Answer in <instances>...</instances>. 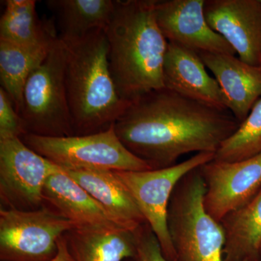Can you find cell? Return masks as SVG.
Returning <instances> with one entry per match:
<instances>
[{
	"label": "cell",
	"instance_id": "5b68a950",
	"mask_svg": "<svg viewBox=\"0 0 261 261\" xmlns=\"http://www.w3.org/2000/svg\"><path fill=\"white\" fill-rule=\"evenodd\" d=\"M65 70V45L58 37L24 86L19 114L27 134L51 137L74 135Z\"/></svg>",
	"mask_w": 261,
	"mask_h": 261
},
{
	"label": "cell",
	"instance_id": "e0dca14e",
	"mask_svg": "<svg viewBox=\"0 0 261 261\" xmlns=\"http://www.w3.org/2000/svg\"><path fill=\"white\" fill-rule=\"evenodd\" d=\"M43 196L44 205L73 221L76 226H120L97 201L63 169L47 178Z\"/></svg>",
	"mask_w": 261,
	"mask_h": 261
},
{
	"label": "cell",
	"instance_id": "8fae6325",
	"mask_svg": "<svg viewBox=\"0 0 261 261\" xmlns=\"http://www.w3.org/2000/svg\"><path fill=\"white\" fill-rule=\"evenodd\" d=\"M205 0H156L154 11L160 29L168 42L198 53H236L224 37L209 27Z\"/></svg>",
	"mask_w": 261,
	"mask_h": 261
},
{
	"label": "cell",
	"instance_id": "ffe728a7",
	"mask_svg": "<svg viewBox=\"0 0 261 261\" xmlns=\"http://www.w3.org/2000/svg\"><path fill=\"white\" fill-rule=\"evenodd\" d=\"M0 20V40L23 46L42 45L56 41L54 22L39 18L35 0H7Z\"/></svg>",
	"mask_w": 261,
	"mask_h": 261
},
{
	"label": "cell",
	"instance_id": "52a82bcc",
	"mask_svg": "<svg viewBox=\"0 0 261 261\" xmlns=\"http://www.w3.org/2000/svg\"><path fill=\"white\" fill-rule=\"evenodd\" d=\"M76 224L44 205L35 211L0 207V261H48Z\"/></svg>",
	"mask_w": 261,
	"mask_h": 261
},
{
	"label": "cell",
	"instance_id": "ac0fdd59",
	"mask_svg": "<svg viewBox=\"0 0 261 261\" xmlns=\"http://www.w3.org/2000/svg\"><path fill=\"white\" fill-rule=\"evenodd\" d=\"M220 224L225 234L224 261H261V190Z\"/></svg>",
	"mask_w": 261,
	"mask_h": 261
},
{
	"label": "cell",
	"instance_id": "2e32d148",
	"mask_svg": "<svg viewBox=\"0 0 261 261\" xmlns=\"http://www.w3.org/2000/svg\"><path fill=\"white\" fill-rule=\"evenodd\" d=\"M137 230L118 226H76L64 238L75 261H124L137 250Z\"/></svg>",
	"mask_w": 261,
	"mask_h": 261
},
{
	"label": "cell",
	"instance_id": "9c48e42d",
	"mask_svg": "<svg viewBox=\"0 0 261 261\" xmlns=\"http://www.w3.org/2000/svg\"><path fill=\"white\" fill-rule=\"evenodd\" d=\"M61 171L20 137L0 139V207L28 211L44 207L46 181Z\"/></svg>",
	"mask_w": 261,
	"mask_h": 261
},
{
	"label": "cell",
	"instance_id": "7402d4cb",
	"mask_svg": "<svg viewBox=\"0 0 261 261\" xmlns=\"http://www.w3.org/2000/svg\"><path fill=\"white\" fill-rule=\"evenodd\" d=\"M261 154V98L238 130L225 140L214 160L226 162L243 161Z\"/></svg>",
	"mask_w": 261,
	"mask_h": 261
},
{
	"label": "cell",
	"instance_id": "5bb4252c",
	"mask_svg": "<svg viewBox=\"0 0 261 261\" xmlns=\"http://www.w3.org/2000/svg\"><path fill=\"white\" fill-rule=\"evenodd\" d=\"M197 54L219 84L228 111L241 124L261 98V66L248 64L232 55Z\"/></svg>",
	"mask_w": 261,
	"mask_h": 261
},
{
	"label": "cell",
	"instance_id": "7c38bea8",
	"mask_svg": "<svg viewBox=\"0 0 261 261\" xmlns=\"http://www.w3.org/2000/svg\"><path fill=\"white\" fill-rule=\"evenodd\" d=\"M204 12L241 61L261 66L260 0H205Z\"/></svg>",
	"mask_w": 261,
	"mask_h": 261
},
{
	"label": "cell",
	"instance_id": "d6986e66",
	"mask_svg": "<svg viewBox=\"0 0 261 261\" xmlns=\"http://www.w3.org/2000/svg\"><path fill=\"white\" fill-rule=\"evenodd\" d=\"M46 5L56 16L63 41L105 30L115 8L113 0H48Z\"/></svg>",
	"mask_w": 261,
	"mask_h": 261
},
{
	"label": "cell",
	"instance_id": "7a4b0ae2",
	"mask_svg": "<svg viewBox=\"0 0 261 261\" xmlns=\"http://www.w3.org/2000/svg\"><path fill=\"white\" fill-rule=\"evenodd\" d=\"M156 0H116L104 32L110 70L120 97L129 103L165 87L168 42L156 20Z\"/></svg>",
	"mask_w": 261,
	"mask_h": 261
},
{
	"label": "cell",
	"instance_id": "30bf717a",
	"mask_svg": "<svg viewBox=\"0 0 261 261\" xmlns=\"http://www.w3.org/2000/svg\"><path fill=\"white\" fill-rule=\"evenodd\" d=\"M199 170L205 185V210L219 223L261 190V154L235 162L214 159Z\"/></svg>",
	"mask_w": 261,
	"mask_h": 261
},
{
	"label": "cell",
	"instance_id": "484cf974",
	"mask_svg": "<svg viewBox=\"0 0 261 261\" xmlns=\"http://www.w3.org/2000/svg\"><path fill=\"white\" fill-rule=\"evenodd\" d=\"M260 2H261V0H260Z\"/></svg>",
	"mask_w": 261,
	"mask_h": 261
},
{
	"label": "cell",
	"instance_id": "ba28073f",
	"mask_svg": "<svg viewBox=\"0 0 261 261\" xmlns=\"http://www.w3.org/2000/svg\"><path fill=\"white\" fill-rule=\"evenodd\" d=\"M215 153L202 152L171 167L140 171H114L123 182L152 228L168 261H176L170 238L167 211L175 187L192 170L214 159Z\"/></svg>",
	"mask_w": 261,
	"mask_h": 261
},
{
	"label": "cell",
	"instance_id": "d4e9b609",
	"mask_svg": "<svg viewBox=\"0 0 261 261\" xmlns=\"http://www.w3.org/2000/svg\"><path fill=\"white\" fill-rule=\"evenodd\" d=\"M48 261H75L68 250L64 236L62 237L58 242V252L56 256Z\"/></svg>",
	"mask_w": 261,
	"mask_h": 261
},
{
	"label": "cell",
	"instance_id": "cb8c5ba5",
	"mask_svg": "<svg viewBox=\"0 0 261 261\" xmlns=\"http://www.w3.org/2000/svg\"><path fill=\"white\" fill-rule=\"evenodd\" d=\"M124 261H168L161 250L159 240L147 223L137 230V250Z\"/></svg>",
	"mask_w": 261,
	"mask_h": 261
},
{
	"label": "cell",
	"instance_id": "4fadbf2b",
	"mask_svg": "<svg viewBox=\"0 0 261 261\" xmlns=\"http://www.w3.org/2000/svg\"><path fill=\"white\" fill-rule=\"evenodd\" d=\"M165 87L184 97L222 111H228L219 84L211 76L195 51L168 42L163 65Z\"/></svg>",
	"mask_w": 261,
	"mask_h": 261
},
{
	"label": "cell",
	"instance_id": "9a60e30c",
	"mask_svg": "<svg viewBox=\"0 0 261 261\" xmlns=\"http://www.w3.org/2000/svg\"><path fill=\"white\" fill-rule=\"evenodd\" d=\"M63 171L83 187L118 226L136 231L147 223L128 189L114 171L99 169Z\"/></svg>",
	"mask_w": 261,
	"mask_h": 261
},
{
	"label": "cell",
	"instance_id": "44dd1931",
	"mask_svg": "<svg viewBox=\"0 0 261 261\" xmlns=\"http://www.w3.org/2000/svg\"><path fill=\"white\" fill-rule=\"evenodd\" d=\"M56 41L42 45L23 46L0 40L1 88L8 94L18 113L25 82L47 58Z\"/></svg>",
	"mask_w": 261,
	"mask_h": 261
},
{
	"label": "cell",
	"instance_id": "603a6c76",
	"mask_svg": "<svg viewBox=\"0 0 261 261\" xmlns=\"http://www.w3.org/2000/svg\"><path fill=\"white\" fill-rule=\"evenodd\" d=\"M27 135L21 116L8 94L0 88V139Z\"/></svg>",
	"mask_w": 261,
	"mask_h": 261
},
{
	"label": "cell",
	"instance_id": "6da1fadb",
	"mask_svg": "<svg viewBox=\"0 0 261 261\" xmlns=\"http://www.w3.org/2000/svg\"><path fill=\"white\" fill-rule=\"evenodd\" d=\"M113 125L126 148L155 170L175 166L186 154L216 153L240 123L229 111L163 87L129 102Z\"/></svg>",
	"mask_w": 261,
	"mask_h": 261
},
{
	"label": "cell",
	"instance_id": "8992f818",
	"mask_svg": "<svg viewBox=\"0 0 261 261\" xmlns=\"http://www.w3.org/2000/svg\"><path fill=\"white\" fill-rule=\"evenodd\" d=\"M20 139L33 150L63 170H152L126 148L113 124L107 129L89 135L51 137L27 134Z\"/></svg>",
	"mask_w": 261,
	"mask_h": 261
},
{
	"label": "cell",
	"instance_id": "277c9868",
	"mask_svg": "<svg viewBox=\"0 0 261 261\" xmlns=\"http://www.w3.org/2000/svg\"><path fill=\"white\" fill-rule=\"evenodd\" d=\"M205 190L197 168L182 177L171 195L167 225L176 261H224V229L205 210Z\"/></svg>",
	"mask_w": 261,
	"mask_h": 261
},
{
	"label": "cell",
	"instance_id": "3957f363",
	"mask_svg": "<svg viewBox=\"0 0 261 261\" xmlns=\"http://www.w3.org/2000/svg\"><path fill=\"white\" fill-rule=\"evenodd\" d=\"M62 41L65 49V86L74 135L107 129L129 103L121 99L113 82L104 30L74 40Z\"/></svg>",
	"mask_w": 261,
	"mask_h": 261
}]
</instances>
